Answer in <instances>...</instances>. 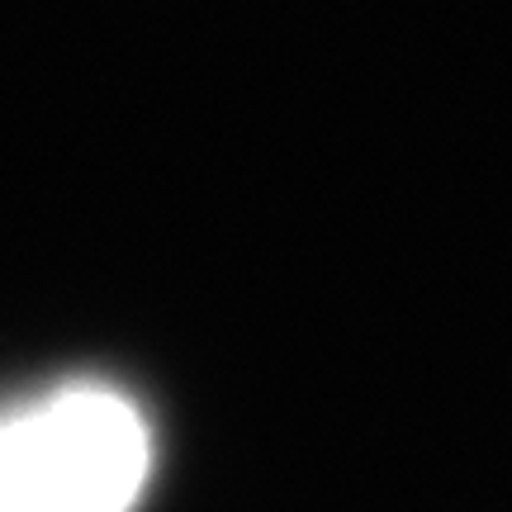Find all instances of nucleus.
Instances as JSON below:
<instances>
[{
  "label": "nucleus",
  "instance_id": "nucleus-1",
  "mask_svg": "<svg viewBox=\"0 0 512 512\" xmlns=\"http://www.w3.org/2000/svg\"><path fill=\"white\" fill-rule=\"evenodd\" d=\"M147 427L100 384H72L0 418V512H133L147 484Z\"/></svg>",
  "mask_w": 512,
  "mask_h": 512
}]
</instances>
